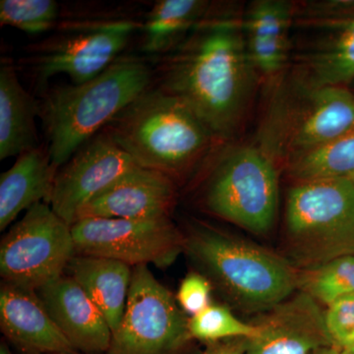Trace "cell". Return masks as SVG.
Here are the masks:
<instances>
[{"label":"cell","instance_id":"8fae6325","mask_svg":"<svg viewBox=\"0 0 354 354\" xmlns=\"http://www.w3.org/2000/svg\"><path fill=\"white\" fill-rule=\"evenodd\" d=\"M137 165L108 132L102 131L58 171L50 206L72 227L84 205Z\"/></svg>","mask_w":354,"mask_h":354},{"label":"cell","instance_id":"ba28073f","mask_svg":"<svg viewBox=\"0 0 354 354\" xmlns=\"http://www.w3.org/2000/svg\"><path fill=\"white\" fill-rule=\"evenodd\" d=\"M76 255L71 227L41 202L27 209L0 244L3 283L38 291L62 277Z\"/></svg>","mask_w":354,"mask_h":354},{"label":"cell","instance_id":"d4e9b609","mask_svg":"<svg viewBox=\"0 0 354 354\" xmlns=\"http://www.w3.org/2000/svg\"><path fill=\"white\" fill-rule=\"evenodd\" d=\"M188 327L193 339L207 344L225 339H251L257 334L254 324L242 322L227 307L215 304L191 317Z\"/></svg>","mask_w":354,"mask_h":354},{"label":"cell","instance_id":"484cf974","mask_svg":"<svg viewBox=\"0 0 354 354\" xmlns=\"http://www.w3.org/2000/svg\"><path fill=\"white\" fill-rule=\"evenodd\" d=\"M58 4L53 0H1L0 24L29 34L50 30L57 23Z\"/></svg>","mask_w":354,"mask_h":354},{"label":"cell","instance_id":"603a6c76","mask_svg":"<svg viewBox=\"0 0 354 354\" xmlns=\"http://www.w3.org/2000/svg\"><path fill=\"white\" fill-rule=\"evenodd\" d=\"M288 171L297 181L341 178L354 174V130L290 160Z\"/></svg>","mask_w":354,"mask_h":354},{"label":"cell","instance_id":"f546056e","mask_svg":"<svg viewBox=\"0 0 354 354\" xmlns=\"http://www.w3.org/2000/svg\"><path fill=\"white\" fill-rule=\"evenodd\" d=\"M246 339H232L209 344L205 354H245Z\"/></svg>","mask_w":354,"mask_h":354},{"label":"cell","instance_id":"cb8c5ba5","mask_svg":"<svg viewBox=\"0 0 354 354\" xmlns=\"http://www.w3.org/2000/svg\"><path fill=\"white\" fill-rule=\"evenodd\" d=\"M302 292L326 305L354 297V255L344 256L310 268L298 278Z\"/></svg>","mask_w":354,"mask_h":354},{"label":"cell","instance_id":"2e32d148","mask_svg":"<svg viewBox=\"0 0 354 354\" xmlns=\"http://www.w3.org/2000/svg\"><path fill=\"white\" fill-rule=\"evenodd\" d=\"M0 330L22 354L76 351L58 329L37 291L2 281Z\"/></svg>","mask_w":354,"mask_h":354},{"label":"cell","instance_id":"e0dca14e","mask_svg":"<svg viewBox=\"0 0 354 354\" xmlns=\"http://www.w3.org/2000/svg\"><path fill=\"white\" fill-rule=\"evenodd\" d=\"M295 6L286 0H256L243 18L244 39L256 72L274 76L283 69L288 51V32Z\"/></svg>","mask_w":354,"mask_h":354},{"label":"cell","instance_id":"83f0119b","mask_svg":"<svg viewBox=\"0 0 354 354\" xmlns=\"http://www.w3.org/2000/svg\"><path fill=\"white\" fill-rule=\"evenodd\" d=\"M211 283L203 274L192 272L181 281L177 302L184 313L196 315L211 305Z\"/></svg>","mask_w":354,"mask_h":354},{"label":"cell","instance_id":"277c9868","mask_svg":"<svg viewBox=\"0 0 354 354\" xmlns=\"http://www.w3.org/2000/svg\"><path fill=\"white\" fill-rule=\"evenodd\" d=\"M184 249L221 290L250 308L271 309L297 286V274L279 256L202 223L191 228Z\"/></svg>","mask_w":354,"mask_h":354},{"label":"cell","instance_id":"7a4b0ae2","mask_svg":"<svg viewBox=\"0 0 354 354\" xmlns=\"http://www.w3.org/2000/svg\"><path fill=\"white\" fill-rule=\"evenodd\" d=\"M151 70L137 58H120L99 76L51 91L39 106L48 153L57 169L97 136L150 87Z\"/></svg>","mask_w":354,"mask_h":354},{"label":"cell","instance_id":"4316f807","mask_svg":"<svg viewBox=\"0 0 354 354\" xmlns=\"http://www.w3.org/2000/svg\"><path fill=\"white\" fill-rule=\"evenodd\" d=\"M325 324L333 346L344 349L354 344V297L328 305Z\"/></svg>","mask_w":354,"mask_h":354},{"label":"cell","instance_id":"9c48e42d","mask_svg":"<svg viewBox=\"0 0 354 354\" xmlns=\"http://www.w3.org/2000/svg\"><path fill=\"white\" fill-rule=\"evenodd\" d=\"M71 232L77 255L120 261L132 268L169 267L185 245V237L171 218H83L72 225Z\"/></svg>","mask_w":354,"mask_h":354},{"label":"cell","instance_id":"6da1fadb","mask_svg":"<svg viewBox=\"0 0 354 354\" xmlns=\"http://www.w3.org/2000/svg\"><path fill=\"white\" fill-rule=\"evenodd\" d=\"M256 73L242 20L205 17L167 60L162 88L185 102L216 138H225L241 122Z\"/></svg>","mask_w":354,"mask_h":354},{"label":"cell","instance_id":"5bb4252c","mask_svg":"<svg viewBox=\"0 0 354 354\" xmlns=\"http://www.w3.org/2000/svg\"><path fill=\"white\" fill-rule=\"evenodd\" d=\"M304 101L293 109L283 134L291 158L354 130V93L346 87L304 88Z\"/></svg>","mask_w":354,"mask_h":354},{"label":"cell","instance_id":"7402d4cb","mask_svg":"<svg viewBox=\"0 0 354 354\" xmlns=\"http://www.w3.org/2000/svg\"><path fill=\"white\" fill-rule=\"evenodd\" d=\"M204 0H160L147 15L142 50L162 53L176 48L184 37L206 17Z\"/></svg>","mask_w":354,"mask_h":354},{"label":"cell","instance_id":"d6986e66","mask_svg":"<svg viewBox=\"0 0 354 354\" xmlns=\"http://www.w3.org/2000/svg\"><path fill=\"white\" fill-rule=\"evenodd\" d=\"M66 271L100 309L111 330L118 329L127 309L131 266L108 258L76 254Z\"/></svg>","mask_w":354,"mask_h":354},{"label":"cell","instance_id":"f1b7e54d","mask_svg":"<svg viewBox=\"0 0 354 354\" xmlns=\"http://www.w3.org/2000/svg\"><path fill=\"white\" fill-rule=\"evenodd\" d=\"M354 15V0H326L312 1L298 10L297 19L318 27L333 21Z\"/></svg>","mask_w":354,"mask_h":354},{"label":"cell","instance_id":"d6a6232c","mask_svg":"<svg viewBox=\"0 0 354 354\" xmlns=\"http://www.w3.org/2000/svg\"><path fill=\"white\" fill-rule=\"evenodd\" d=\"M341 354H354V344L353 346H348V348L344 349H339Z\"/></svg>","mask_w":354,"mask_h":354},{"label":"cell","instance_id":"e575fe53","mask_svg":"<svg viewBox=\"0 0 354 354\" xmlns=\"http://www.w3.org/2000/svg\"><path fill=\"white\" fill-rule=\"evenodd\" d=\"M349 178H351V181H353V183H354V174H353V176H351V177H349Z\"/></svg>","mask_w":354,"mask_h":354},{"label":"cell","instance_id":"30bf717a","mask_svg":"<svg viewBox=\"0 0 354 354\" xmlns=\"http://www.w3.org/2000/svg\"><path fill=\"white\" fill-rule=\"evenodd\" d=\"M39 46L32 58L41 82L66 74L78 85L92 80L120 59L138 23L133 20L91 21L66 25Z\"/></svg>","mask_w":354,"mask_h":354},{"label":"cell","instance_id":"7c38bea8","mask_svg":"<svg viewBox=\"0 0 354 354\" xmlns=\"http://www.w3.org/2000/svg\"><path fill=\"white\" fill-rule=\"evenodd\" d=\"M254 324L257 334L246 339L245 354H312L333 346L318 302L301 292L286 299Z\"/></svg>","mask_w":354,"mask_h":354},{"label":"cell","instance_id":"ac0fdd59","mask_svg":"<svg viewBox=\"0 0 354 354\" xmlns=\"http://www.w3.org/2000/svg\"><path fill=\"white\" fill-rule=\"evenodd\" d=\"M58 169L51 164L48 149L37 147L18 157L0 176V230L19 215L44 201L50 205Z\"/></svg>","mask_w":354,"mask_h":354},{"label":"cell","instance_id":"4dcf8cb0","mask_svg":"<svg viewBox=\"0 0 354 354\" xmlns=\"http://www.w3.org/2000/svg\"><path fill=\"white\" fill-rule=\"evenodd\" d=\"M312 354H341V351L335 346H326V348L317 349Z\"/></svg>","mask_w":354,"mask_h":354},{"label":"cell","instance_id":"44dd1931","mask_svg":"<svg viewBox=\"0 0 354 354\" xmlns=\"http://www.w3.org/2000/svg\"><path fill=\"white\" fill-rule=\"evenodd\" d=\"M39 106L21 85L12 65L0 67V160L37 148Z\"/></svg>","mask_w":354,"mask_h":354},{"label":"cell","instance_id":"1f68e13d","mask_svg":"<svg viewBox=\"0 0 354 354\" xmlns=\"http://www.w3.org/2000/svg\"><path fill=\"white\" fill-rule=\"evenodd\" d=\"M0 354H12L6 342H1L0 344Z\"/></svg>","mask_w":354,"mask_h":354},{"label":"cell","instance_id":"9a60e30c","mask_svg":"<svg viewBox=\"0 0 354 354\" xmlns=\"http://www.w3.org/2000/svg\"><path fill=\"white\" fill-rule=\"evenodd\" d=\"M37 293L72 348L86 354L108 353L113 330L100 309L71 277L62 274Z\"/></svg>","mask_w":354,"mask_h":354},{"label":"cell","instance_id":"4fadbf2b","mask_svg":"<svg viewBox=\"0 0 354 354\" xmlns=\"http://www.w3.org/2000/svg\"><path fill=\"white\" fill-rule=\"evenodd\" d=\"M174 199V179L137 165L84 205L77 214L76 221L93 218H169Z\"/></svg>","mask_w":354,"mask_h":354},{"label":"cell","instance_id":"8992f818","mask_svg":"<svg viewBox=\"0 0 354 354\" xmlns=\"http://www.w3.org/2000/svg\"><path fill=\"white\" fill-rule=\"evenodd\" d=\"M278 174L265 150L247 146L221 160L205 193L207 208L244 230L267 234L278 211Z\"/></svg>","mask_w":354,"mask_h":354},{"label":"cell","instance_id":"3957f363","mask_svg":"<svg viewBox=\"0 0 354 354\" xmlns=\"http://www.w3.org/2000/svg\"><path fill=\"white\" fill-rule=\"evenodd\" d=\"M104 131L140 167L172 179L202 158L216 138L185 102L162 88H148Z\"/></svg>","mask_w":354,"mask_h":354},{"label":"cell","instance_id":"5b68a950","mask_svg":"<svg viewBox=\"0 0 354 354\" xmlns=\"http://www.w3.org/2000/svg\"><path fill=\"white\" fill-rule=\"evenodd\" d=\"M290 255L307 269L354 255V183L348 177L297 181L286 207Z\"/></svg>","mask_w":354,"mask_h":354},{"label":"cell","instance_id":"836d02e7","mask_svg":"<svg viewBox=\"0 0 354 354\" xmlns=\"http://www.w3.org/2000/svg\"><path fill=\"white\" fill-rule=\"evenodd\" d=\"M51 354H86L82 353H78V351H67V353H57Z\"/></svg>","mask_w":354,"mask_h":354},{"label":"cell","instance_id":"ffe728a7","mask_svg":"<svg viewBox=\"0 0 354 354\" xmlns=\"http://www.w3.org/2000/svg\"><path fill=\"white\" fill-rule=\"evenodd\" d=\"M316 28L326 34L304 57V87H346L354 80V15Z\"/></svg>","mask_w":354,"mask_h":354},{"label":"cell","instance_id":"52a82bcc","mask_svg":"<svg viewBox=\"0 0 354 354\" xmlns=\"http://www.w3.org/2000/svg\"><path fill=\"white\" fill-rule=\"evenodd\" d=\"M189 320L147 265L132 268L127 309L106 354H194Z\"/></svg>","mask_w":354,"mask_h":354}]
</instances>
